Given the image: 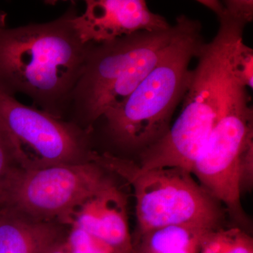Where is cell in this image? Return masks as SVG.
Returning <instances> with one entry per match:
<instances>
[{
  "label": "cell",
  "mask_w": 253,
  "mask_h": 253,
  "mask_svg": "<svg viewBox=\"0 0 253 253\" xmlns=\"http://www.w3.org/2000/svg\"><path fill=\"white\" fill-rule=\"evenodd\" d=\"M89 161L121 176L132 187L136 234L181 224H194L213 230L223 227L225 208L189 171L179 168L144 169L134 161L109 152L99 154L93 151Z\"/></svg>",
  "instance_id": "5"
},
{
  "label": "cell",
  "mask_w": 253,
  "mask_h": 253,
  "mask_svg": "<svg viewBox=\"0 0 253 253\" xmlns=\"http://www.w3.org/2000/svg\"><path fill=\"white\" fill-rule=\"evenodd\" d=\"M214 13L219 23L217 35L196 57L179 118L161 140L139 154L144 169L179 168L191 172L219 121L231 83V56L248 23L229 14L223 3Z\"/></svg>",
  "instance_id": "2"
},
{
  "label": "cell",
  "mask_w": 253,
  "mask_h": 253,
  "mask_svg": "<svg viewBox=\"0 0 253 253\" xmlns=\"http://www.w3.org/2000/svg\"><path fill=\"white\" fill-rule=\"evenodd\" d=\"M179 31V24L140 31L109 42L89 44L81 76L67 111L91 131L105 113L122 104L161 61ZM66 111V112H67Z\"/></svg>",
  "instance_id": "4"
},
{
  "label": "cell",
  "mask_w": 253,
  "mask_h": 253,
  "mask_svg": "<svg viewBox=\"0 0 253 253\" xmlns=\"http://www.w3.org/2000/svg\"><path fill=\"white\" fill-rule=\"evenodd\" d=\"M19 167L12 141L0 122V182L15 168Z\"/></svg>",
  "instance_id": "16"
},
{
  "label": "cell",
  "mask_w": 253,
  "mask_h": 253,
  "mask_svg": "<svg viewBox=\"0 0 253 253\" xmlns=\"http://www.w3.org/2000/svg\"><path fill=\"white\" fill-rule=\"evenodd\" d=\"M176 21L177 34L156 67L122 104L101 118L111 140L125 151L141 153L161 140L189 89L190 63L205 42L198 20L181 15Z\"/></svg>",
  "instance_id": "3"
},
{
  "label": "cell",
  "mask_w": 253,
  "mask_h": 253,
  "mask_svg": "<svg viewBox=\"0 0 253 253\" xmlns=\"http://www.w3.org/2000/svg\"><path fill=\"white\" fill-rule=\"evenodd\" d=\"M253 144V111L247 88L231 75L224 107L212 134L191 168L201 186L241 225H249L241 205L239 166Z\"/></svg>",
  "instance_id": "7"
},
{
  "label": "cell",
  "mask_w": 253,
  "mask_h": 253,
  "mask_svg": "<svg viewBox=\"0 0 253 253\" xmlns=\"http://www.w3.org/2000/svg\"><path fill=\"white\" fill-rule=\"evenodd\" d=\"M66 241L71 253H114L107 245L76 226H71Z\"/></svg>",
  "instance_id": "15"
},
{
  "label": "cell",
  "mask_w": 253,
  "mask_h": 253,
  "mask_svg": "<svg viewBox=\"0 0 253 253\" xmlns=\"http://www.w3.org/2000/svg\"><path fill=\"white\" fill-rule=\"evenodd\" d=\"M6 14L0 11V28L6 27Z\"/></svg>",
  "instance_id": "19"
},
{
  "label": "cell",
  "mask_w": 253,
  "mask_h": 253,
  "mask_svg": "<svg viewBox=\"0 0 253 253\" xmlns=\"http://www.w3.org/2000/svg\"><path fill=\"white\" fill-rule=\"evenodd\" d=\"M66 236L57 223L0 211V253H46Z\"/></svg>",
  "instance_id": "11"
},
{
  "label": "cell",
  "mask_w": 253,
  "mask_h": 253,
  "mask_svg": "<svg viewBox=\"0 0 253 253\" xmlns=\"http://www.w3.org/2000/svg\"><path fill=\"white\" fill-rule=\"evenodd\" d=\"M76 14L72 4L49 22L0 28V89L63 118L89 46L73 28Z\"/></svg>",
  "instance_id": "1"
},
{
  "label": "cell",
  "mask_w": 253,
  "mask_h": 253,
  "mask_svg": "<svg viewBox=\"0 0 253 253\" xmlns=\"http://www.w3.org/2000/svg\"><path fill=\"white\" fill-rule=\"evenodd\" d=\"M226 11L234 18L247 23L253 19L252 0H226L223 1Z\"/></svg>",
  "instance_id": "17"
},
{
  "label": "cell",
  "mask_w": 253,
  "mask_h": 253,
  "mask_svg": "<svg viewBox=\"0 0 253 253\" xmlns=\"http://www.w3.org/2000/svg\"><path fill=\"white\" fill-rule=\"evenodd\" d=\"M231 73L240 84L253 88V50L244 39L238 42L231 58Z\"/></svg>",
  "instance_id": "14"
},
{
  "label": "cell",
  "mask_w": 253,
  "mask_h": 253,
  "mask_svg": "<svg viewBox=\"0 0 253 253\" xmlns=\"http://www.w3.org/2000/svg\"><path fill=\"white\" fill-rule=\"evenodd\" d=\"M106 172L93 161L16 168L0 182V211L71 225L76 210L111 180Z\"/></svg>",
  "instance_id": "6"
},
{
  "label": "cell",
  "mask_w": 253,
  "mask_h": 253,
  "mask_svg": "<svg viewBox=\"0 0 253 253\" xmlns=\"http://www.w3.org/2000/svg\"><path fill=\"white\" fill-rule=\"evenodd\" d=\"M0 122L12 141L18 166L31 169L89 161L90 131L20 102L0 89Z\"/></svg>",
  "instance_id": "8"
},
{
  "label": "cell",
  "mask_w": 253,
  "mask_h": 253,
  "mask_svg": "<svg viewBox=\"0 0 253 253\" xmlns=\"http://www.w3.org/2000/svg\"><path fill=\"white\" fill-rule=\"evenodd\" d=\"M131 253H140L138 252V251H136V250H134V249H132V251H131Z\"/></svg>",
  "instance_id": "20"
},
{
  "label": "cell",
  "mask_w": 253,
  "mask_h": 253,
  "mask_svg": "<svg viewBox=\"0 0 253 253\" xmlns=\"http://www.w3.org/2000/svg\"><path fill=\"white\" fill-rule=\"evenodd\" d=\"M71 226L89 233L114 253L132 251L126 196L112 179L76 210Z\"/></svg>",
  "instance_id": "10"
},
{
  "label": "cell",
  "mask_w": 253,
  "mask_h": 253,
  "mask_svg": "<svg viewBox=\"0 0 253 253\" xmlns=\"http://www.w3.org/2000/svg\"><path fill=\"white\" fill-rule=\"evenodd\" d=\"M212 231L194 224L163 226L136 234L133 249L140 253H200Z\"/></svg>",
  "instance_id": "12"
},
{
  "label": "cell",
  "mask_w": 253,
  "mask_h": 253,
  "mask_svg": "<svg viewBox=\"0 0 253 253\" xmlns=\"http://www.w3.org/2000/svg\"><path fill=\"white\" fill-rule=\"evenodd\" d=\"M200 253H253V238L241 228H219L210 233Z\"/></svg>",
  "instance_id": "13"
},
{
  "label": "cell",
  "mask_w": 253,
  "mask_h": 253,
  "mask_svg": "<svg viewBox=\"0 0 253 253\" xmlns=\"http://www.w3.org/2000/svg\"><path fill=\"white\" fill-rule=\"evenodd\" d=\"M66 237L64 239L58 241L57 243L53 245L46 253H71L67 243H66Z\"/></svg>",
  "instance_id": "18"
},
{
  "label": "cell",
  "mask_w": 253,
  "mask_h": 253,
  "mask_svg": "<svg viewBox=\"0 0 253 253\" xmlns=\"http://www.w3.org/2000/svg\"><path fill=\"white\" fill-rule=\"evenodd\" d=\"M83 44L114 41L140 31L171 27L167 20L153 12L143 0H86L83 14L72 18Z\"/></svg>",
  "instance_id": "9"
}]
</instances>
